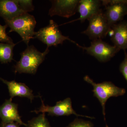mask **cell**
Returning a JSON list of instances; mask_svg holds the SVG:
<instances>
[{"label":"cell","mask_w":127,"mask_h":127,"mask_svg":"<svg viewBox=\"0 0 127 127\" xmlns=\"http://www.w3.org/2000/svg\"><path fill=\"white\" fill-rule=\"evenodd\" d=\"M49 51L48 47L45 51L41 52L33 46H28L21 53V59L15 66V72L35 74L38 67L44 61Z\"/></svg>","instance_id":"6da1fadb"},{"label":"cell","mask_w":127,"mask_h":127,"mask_svg":"<svg viewBox=\"0 0 127 127\" xmlns=\"http://www.w3.org/2000/svg\"><path fill=\"white\" fill-rule=\"evenodd\" d=\"M5 22L10 28L9 32H17L27 45L31 39L34 38L36 22L34 16L28 13H25Z\"/></svg>","instance_id":"7a4b0ae2"},{"label":"cell","mask_w":127,"mask_h":127,"mask_svg":"<svg viewBox=\"0 0 127 127\" xmlns=\"http://www.w3.org/2000/svg\"><path fill=\"white\" fill-rule=\"evenodd\" d=\"M84 79L93 86L94 95L101 103L102 108V113L105 118V104L107 100L111 97H117L124 95L126 92L125 89L116 86L110 82L95 83L88 76H85Z\"/></svg>","instance_id":"3957f363"},{"label":"cell","mask_w":127,"mask_h":127,"mask_svg":"<svg viewBox=\"0 0 127 127\" xmlns=\"http://www.w3.org/2000/svg\"><path fill=\"white\" fill-rule=\"evenodd\" d=\"M75 44L102 62L108 61L120 50L115 46L111 45L101 39L93 40L91 42V46L88 47L80 46L76 43Z\"/></svg>","instance_id":"277c9868"},{"label":"cell","mask_w":127,"mask_h":127,"mask_svg":"<svg viewBox=\"0 0 127 127\" xmlns=\"http://www.w3.org/2000/svg\"><path fill=\"white\" fill-rule=\"evenodd\" d=\"M58 25L54 21L51 20L47 26L42 28L35 32L34 38H37L46 44L47 47L62 44L64 42L68 40L72 43H76L68 36H65L59 30Z\"/></svg>","instance_id":"5b68a950"},{"label":"cell","mask_w":127,"mask_h":127,"mask_svg":"<svg viewBox=\"0 0 127 127\" xmlns=\"http://www.w3.org/2000/svg\"><path fill=\"white\" fill-rule=\"evenodd\" d=\"M88 27L82 32L91 40L102 39L106 36L111 27L108 23L104 12L102 9L89 18Z\"/></svg>","instance_id":"8992f818"},{"label":"cell","mask_w":127,"mask_h":127,"mask_svg":"<svg viewBox=\"0 0 127 127\" xmlns=\"http://www.w3.org/2000/svg\"><path fill=\"white\" fill-rule=\"evenodd\" d=\"M105 7L104 15L110 27L123 21L127 15V0H101Z\"/></svg>","instance_id":"52a82bcc"},{"label":"cell","mask_w":127,"mask_h":127,"mask_svg":"<svg viewBox=\"0 0 127 127\" xmlns=\"http://www.w3.org/2000/svg\"><path fill=\"white\" fill-rule=\"evenodd\" d=\"M41 100L42 104L38 110H35L33 112L37 114L41 112H47L48 115L52 116H68L73 114L77 116L86 117L91 119L94 118L88 116H82L77 114L72 107V102L70 98H67L63 101H59L57 102L56 104L53 106H46L44 104L43 100Z\"/></svg>","instance_id":"ba28073f"},{"label":"cell","mask_w":127,"mask_h":127,"mask_svg":"<svg viewBox=\"0 0 127 127\" xmlns=\"http://www.w3.org/2000/svg\"><path fill=\"white\" fill-rule=\"evenodd\" d=\"M79 0H51L52 5L48 15H55L68 18L77 12Z\"/></svg>","instance_id":"9c48e42d"},{"label":"cell","mask_w":127,"mask_h":127,"mask_svg":"<svg viewBox=\"0 0 127 127\" xmlns=\"http://www.w3.org/2000/svg\"><path fill=\"white\" fill-rule=\"evenodd\" d=\"M108 34L114 46L119 50H127V21H123L111 27Z\"/></svg>","instance_id":"30bf717a"},{"label":"cell","mask_w":127,"mask_h":127,"mask_svg":"<svg viewBox=\"0 0 127 127\" xmlns=\"http://www.w3.org/2000/svg\"><path fill=\"white\" fill-rule=\"evenodd\" d=\"M0 117L3 123L16 122L26 127L27 124L22 122L18 114L17 104L12 102L11 98L6 100L0 107Z\"/></svg>","instance_id":"8fae6325"},{"label":"cell","mask_w":127,"mask_h":127,"mask_svg":"<svg viewBox=\"0 0 127 127\" xmlns=\"http://www.w3.org/2000/svg\"><path fill=\"white\" fill-rule=\"evenodd\" d=\"M101 1L98 0H79L77 12L80 14L79 18L72 22L80 21L83 22L88 20L101 10Z\"/></svg>","instance_id":"7c38bea8"},{"label":"cell","mask_w":127,"mask_h":127,"mask_svg":"<svg viewBox=\"0 0 127 127\" xmlns=\"http://www.w3.org/2000/svg\"><path fill=\"white\" fill-rule=\"evenodd\" d=\"M25 13L17 0H0V16L5 21L11 20Z\"/></svg>","instance_id":"4fadbf2b"},{"label":"cell","mask_w":127,"mask_h":127,"mask_svg":"<svg viewBox=\"0 0 127 127\" xmlns=\"http://www.w3.org/2000/svg\"><path fill=\"white\" fill-rule=\"evenodd\" d=\"M0 80L7 85L11 99L14 97H22L27 98L32 101L35 97L31 89L24 83L17 82L15 81H8L0 77Z\"/></svg>","instance_id":"5bb4252c"},{"label":"cell","mask_w":127,"mask_h":127,"mask_svg":"<svg viewBox=\"0 0 127 127\" xmlns=\"http://www.w3.org/2000/svg\"><path fill=\"white\" fill-rule=\"evenodd\" d=\"M16 44L0 43V62L1 63H7L13 60V49Z\"/></svg>","instance_id":"9a60e30c"},{"label":"cell","mask_w":127,"mask_h":127,"mask_svg":"<svg viewBox=\"0 0 127 127\" xmlns=\"http://www.w3.org/2000/svg\"><path fill=\"white\" fill-rule=\"evenodd\" d=\"M26 127H51L45 113H42L37 117L28 121Z\"/></svg>","instance_id":"2e32d148"},{"label":"cell","mask_w":127,"mask_h":127,"mask_svg":"<svg viewBox=\"0 0 127 127\" xmlns=\"http://www.w3.org/2000/svg\"><path fill=\"white\" fill-rule=\"evenodd\" d=\"M17 1L21 9L25 13H28L29 12L34 10V7L32 0H17Z\"/></svg>","instance_id":"e0dca14e"},{"label":"cell","mask_w":127,"mask_h":127,"mask_svg":"<svg viewBox=\"0 0 127 127\" xmlns=\"http://www.w3.org/2000/svg\"><path fill=\"white\" fill-rule=\"evenodd\" d=\"M7 25L2 26L0 24V42L6 43H13V41L10 37L7 35L6 32Z\"/></svg>","instance_id":"ac0fdd59"},{"label":"cell","mask_w":127,"mask_h":127,"mask_svg":"<svg viewBox=\"0 0 127 127\" xmlns=\"http://www.w3.org/2000/svg\"><path fill=\"white\" fill-rule=\"evenodd\" d=\"M67 127H93V126L90 122L76 119Z\"/></svg>","instance_id":"d6986e66"},{"label":"cell","mask_w":127,"mask_h":127,"mask_svg":"<svg viewBox=\"0 0 127 127\" xmlns=\"http://www.w3.org/2000/svg\"><path fill=\"white\" fill-rule=\"evenodd\" d=\"M120 72L124 76L127 82V51H125V57L120 64L119 67Z\"/></svg>","instance_id":"ffe728a7"},{"label":"cell","mask_w":127,"mask_h":127,"mask_svg":"<svg viewBox=\"0 0 127 127\" xmlns=\"http://www.w3.org/2000/svg\"><path fill=\"white\" fill-rule=\"evenodd\" d=\"M1 127H19L17 123L11 122L8 123H3Z\"/></svg>","instance_id":"44dd1931"}]
</instances>
